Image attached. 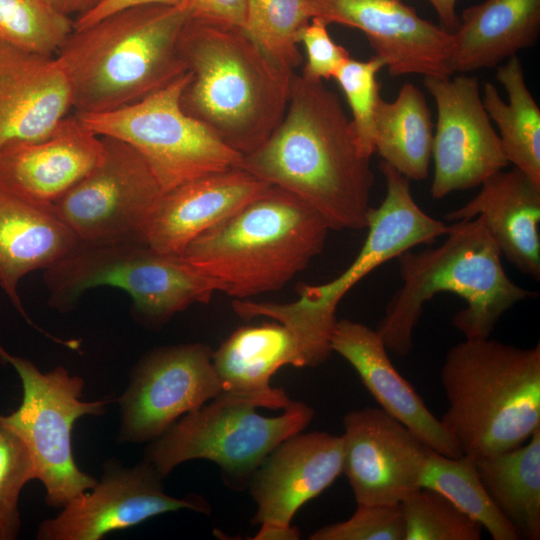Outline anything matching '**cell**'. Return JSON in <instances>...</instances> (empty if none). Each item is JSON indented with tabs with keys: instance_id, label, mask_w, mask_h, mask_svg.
I'll return each instance as SVG.
<instances>
[{
	"instance_id": "obj_1",
	"label": "cell",
	"mask_w": 540,
	"mask_h": 540,
	"mask_svg": "<svg viewBox=\"0 0 540 540\" xmlns=\"http://www.w3.org/2000/svg\"><path fill=\"white\" fill-rule=\"evenodd\" d=\"M241 168L315 210L330 230L366 228L374 174L338 96L293 74L286 112Z\"/></svg>"
},
{
	"instance_id": "obj_2",
	"label": "cell",
	"mask_w": 540,
	"mask_h": 540,
	"mask_svg": "<svg viewBox=\"0 0 540 540\" xmlns=\"http://www.w3.org/2000/svg\"><path fill=\"white\" fill-rule=\"evenodd\" d=\"M179 47L189 73L182 109L242 156L256 150L286 112L294 72L237 26L190 18Z\"/></svg>"
},
{
	"instance_id": "obj_3",
	"label": "cell",
	"mask_w": 540,
	"mask_h": 540,
	"mask_svg": "<svg viewBox=\"0 0 540 540\" xmlns=\"http://www.w3.org/2000/svg\"><path fill=\"white\" fill-rule=\"evenodd\" d=\"M190 18L182 4H147L73 29L55 57L67 77L75 114L122 108L183 75L179 43Z\"/></svg>"
},
{
	"instance_id": "obj_4",
	"label": "cell",
	"mask_w": 540,
	"mask_h": 540,
	"mask_svg": "<svg viewBox=\"0 0 540 540\" xmlns=\"http://www.w3.org/2000/svg\"><path fill=\"white\" fill-rule=\"evenodd\" d=\"M445 236L438 247L397 257L402 286L376 328L387 350L396 355L411 352L424 305L438 293L452 292L467 303L453 325L471 339L490 337L505 312L535 295L507 275L481 216L454 222Z\"/></svg>"
},
{
	"instance_id": "obj_5",
	"label": "cell",
	"mask_w": 540,
	"mask_h": 540,
	"mask_svg": "<svg viewBox=\"0 0 540 540\" xmlns=\"http://www.w3.org/2000/svg\"><path fill=\"white\" fill-rule=\"evenodd\" d=\"M440 378L448 408L440 421L475 459L523 445L540 428V344L520 348L465 338L446 353Z\"/></svg>"
},
{
	"instance_id": "obj_6",
	"label": "cell",
	"mask_w": 540,
	"mask_h": 540,
	"mask_svg": "<svg viewBox=\"0 0 540 540\" xmlns=\"http://www.w3.org/2000/svg\"><path fill=\"white\" fill-rule=\"evenodd\" d=\"M330 228L305 202L269 185L188 244L182 256L236 299L282 288L319 255Z\"/></svg>"
},
{
	"instance_id": "obj_7",
	"label": "cell",
	"mask_w": 540,
	"mask_h": 540,
	"mask_svg": "<svg viewBox=\"0 0 540 540\" xmlns=\"http://www.w3.org/2000/svg\"><path fill=\"white\" fill-rule=\"evenodd\" d=\"M43 277L49 304L59 310H68L90 288L110 286L129 294L137 315L152 325L225 290L182 255L165 254L146 243H80L45 269Z\"/></svg>"
},
{
	"instance_id": "obj_8",
	"label": "cell",
	"mask_w": 540,
	"mask_h": 540,
	"mask_svg": "<svg viewBox=\"0 0 540 540\" xmlns=\"http://www.w3.org/2000/svg\"><path fill=\"white\" fill-rule=\"evenodd\" d=\"M379 169L386 195L379 207L368 211L367 237L353 262L324 284H300L293 302L256 303V316L277 320L303 344L323 343L337 323L338 304L352 287L381 264L448 233L450 225L431 217L416 203L408 178L383 161Z\"/></svg>"
},
{
	"instance_id": "obj_9",
	"label": "cell",
	"mask_w": 540,
	"mask_h": 540,
	"mask_svg": "<svg viewBox=\"0 0 540 540\" xmlns=\"http://www.w3.org/2000/svg\"><path fill=\"white\" fill-rule=\"evenodd\" d=\"M251 401L221 392L200 408L183 415L147 446L144 459L161 477L193 459L216 463L231 487L249 482L265 457L283 440L309 425L314 410L300 401L283 413L266 417Z\"/></svg>"
},
{
	"instance_id": "obj_10",
	"label": "cell",
	"mask_w": 540,
	"mask_h": 540,
	"mask_svg": "<svg viewBox=\"0 0 540 540\" xmlns=\"http://www.w3.org/2000/svg\"><path fill=\"white\" fill-rule=\"evenodd\" d=\"M0 357L17 371L23 387L17 410L0 420L26 443L47 505L62 508L92 489L97 479L79 469L71 444L77 419L105 411L106 400L82 401L84 381L63 366L42 373L31 361L9 354L0 345Z\"/></svg>"
},
{
	"instance_id": "obj_11",
	"label": "cell",
	"mask_w": 540,
	"mask_h": 540,
	"mask_svg": "<svg viewBox=\"0 0 540 540\" xmlns=\"http://www.w3.org/2000/svg\"><path fill=\"white\" fill-rule=\"evenodd\" d=\"M189 73L144 99L104 113L78 115L99 136L122 140L147 162L164 192L193 179L241 167L226 146L181 107Z\"/></svg>"
},
{
	"instance_id": "obj_12",
	"label": "cell",
	"mask_w": 540,
	"mask_h": 540,
	"mask_svg": "<svg viewBox=\"0 0 540 540\" xmlns=\"http://www.w3.org/2000/svg\"><path fill=\"white\" fill-rule=\"evenodd\" d=\"M101 138L100 162L52 209L82 244H147L164 190L132 146L117 138Z\"/></svg>"
},
{
	"instance_id": "obj_13",
	"label": "cell",
	"mask_w": 540,
	"mask_h": 540,
	"mask_svg": "<svg viewBox=\"0 0 540 540\" xmlns=\"http://www.w3.org/2000/svg\"><path fill=\"white\" fill-rule=\"evenodd\" d=\"M221 392L209 346L188 343L156 348L134 367L118 399V439L151 442Z\"/></svg>"
},
{
	"instance_id": "obj_14",
	"label": "cell",
	"mask_w": 540,
	"mask_h": 540,
	"mask_svg": "<svg viewBox=\"0 0 540 540\" xmlns=\"http://www.w3.org/2000/svg\"><path fill=\"white\" fill-rule=\"evenodd\" d=\"M423 83L437 107L430 189L434 199L480 186L508 166L476 77H424Z\"/></svg>"
},
{
	"instance_id": "obj_15",
	"label": "cell",
	"mask_w": 540,
	"mask_h": 540,
	"mask_svg": "<svg viewBox=\"0 0 540 540\" xmlns=\"http://www.w3.org/2000/svg\"><path fill=\"white\" fill-rule=\"evenodd\" d=\"M161 477L145 459L133 467L104 465L101 480L70 500L55 517L43 520L38 540H101L106 534L136 526L154 516L190 509L209 513L201 496L173 497L164 492Z\"/></svg>"
},
{
	"instance_id": "obj_16",
	"label": "cell",
	"mask_w": 540,
	"mask_h": 540,
	"mask_svg": "<svg viewBox=\"0 0 540 540\" xmlns=\"http://www.w3.org/2000/svg\"><path fill=\"white\" fill-rule=\"evenodd\" d=\"M343 472L357 504H400L421 488L428 450L381 408L352 410L343 418Z\"/></svg>"
},
{
	"instance_id": "obj_17",
	"label": "cell",
	"mask_w": 540,
	"mask_h": 540,
	"mask_svg": "<svg viewBox=\"0 0 540 540\" xmlns=\"http://www.w3.org/2000/svg\"><path fill=\"white\" fill-rule=\"evenodd\" d=\"M311 17L362 31L391 76L450 77L452 32L403 0H309Z\"/></svg>"
},
{
	"instance_id": "obj_18",
	"label": "cell",
	"mask_w": 540,
	"mask_h": 540,
	"mask_svg": "<svg viewBox=\"0 0 540 540\" xmlns=\"http://www.w3.org/2000/svg\"><path fill=\"white\" fill-rule=\"evenodd\" d=\"M342 436L299 432L279 443L254 472L248 487L257 504L252 523L287 529L309 500L343 472Z\"/></svg>"
},
{
	"instance_id": "obj_19",
	"label": "cell",
	"mask_w": 540,
	"mask_h": 540,
	"mask_svg": "<svg viewBox=\"0 0 540 540\" xmlns=\"http://www.w3.org/2000/svg\"><path fill=\"white\" fill-rule=\"evenodd\" d=\"M101 136L74 114L41 138L0 151V188L38 206L51 207L102 159Z\"/></svg>"
},
{
	"instance_id": "obj_20",
	"label": "cell",
	"mask_w": 540,
	"mask_h": 540,
	"mask_svg": "<svg viewBox=\"0 0 540 540\" xmlns=\"http://www.w3.org/2000/svg\"><path fill=\"white\" fill-rule=\"evenodd\" d=\"M71 109L70 86L55 56L0 41V151L43 137Z\"/></svg>"
},
{
	"instance_id": "obj_21",
	"label": "cell",
	"mask_w": 540,
	"mask_h": 540,
	"mask_svg": "<svg viewBox=\"0 0 540 540\" xmlns=\"http://www.w3.org/2000/svg\"><path fill=\"white\" fill-rule=\"evenodd\" d=\"M332 351L346 359L380 408L408 428L432 450L448 456L462 454L458 444L392 364L376 330L356 321L337 320Z\"/></svg>"
},
{
	"instance_id": "obj_22",
	"label": "cell",
	"mask_w": 540,
	"mask_h": 540,
	"mask_svg": "<svg viewBox=\"0 0 540 540\" xmlns=\"http://www.w3.org/2000/svg\"><path fill=\"white\" fill-rule=\"evenodd\" d=\"M269 186L241 167L211 173L164 192L147 231V244L182 255L196 237L231 216Z\"/></svg>"
},
{
	"instance_id": "obj_23",
	"label": "cell",
	"mask_w": 540,
	"mask_h": 540,
	"mask_svg": "<svg viewBox=\"0 0 540 540\" xmlns=\"http://www.w3.org/2000/svg\"><path fill=\"white\" fill-rule=\"evenodd\" d=\"M480 186L473 199L445 218L456 222L481 216L501 256L539 281L540 185L513 168L491 175Z\"/></svg>"
},
{
	"instance_id": "obj_24",
	"label": "cell",
	"mask_w": 540,
	"mask_h": 540,
	"mask_svg": "<svg viewBox=\"0 0 540 540\" xmlns=\"http://www.w3.org/2000/svg\"><path fill=\"white\" fill-rule=\"evenodd\" d=\"M212 363L222 392L243 397L257 407L285 409L292 400L284 390L270 386L281 367H302L297 342L281 323L244 326L215 351Z\"/></svg>"
},
{
	"instance_id": "obj_25",
	"label": "cell",
	"mask_w": 540,
	"mask_h": 540,
	"mask_svg": "<svg viewBox=\"0 0 540 540\" xmlns=\"http://www.w3.org/2000/svg\"><path fill=\"white\" fill-rule=\"evenodd\" d=\"M79 244L52 206L29 203L0 188V286L31 325L35 326L17 293L18 282L33 270L49 268Z\"/></svg>"
},
{
	"instance_id": "obj_26",
	"label": "cell",
	"mask_w": 540,
	"mask_h": 540,
	"mask_svg": "<svg viewBox=\"0 0 540 540\" xmlns=\"http://www.w3.org/2000/svg\"><path fill=\"white\" fill-rule=\"evenodd\" d=\"M540 32V0H485L462 12L452 32L454 73L493 68L524 48Z\"/></svg>"
},
{
	"instance_id": "obj_27",
	"label": "cell",
	"mask_w": 540,
	"mask_h": 540,
	"mask_svg": "<svg viewBox=\"0 0 540 540\" xmlns=\"http://www.w3.org/2000/svg\"><path fill=\"white\" fill-rule=\"evenodd\" d=\"M374 153L409 180H423L432 159L433 125L422 91L405 83L392 102L378 100L372 133Z\"/></svg>"
},
{
	"instance_id": "obj_28",
	"label": "cell",
	"mask_w": 540,
	"mask_h": 540,
	"mask_svg": "<svg viewBox=\"0 0 540 540\" xmlns=\"http://www.w3.org/2000/svg\"><path fill=\"white\" fill-rule=\"evenodd\" d=\"M529 442L475 459L488 495L520 538L540 539V428Z\"/></svg>"
},
{
	"instance_id": "obj_29",
	"label": "cell",
	"mask_w": 540,
	"mask_h": 540,
	"mask_svg": "<svg viewBox=\"0 0 540 540\" xmlns=\"http://www.w3.org/2000/svg\"><path fill=\"white\" fill-rule=\"evenodd\" d=\"M496 79L506 90L508 102L487 82L482 99L485 111L498 127L508 163L540 185V109L526 85L517 55L498 67Z\"/></svg>"
},
{
	"instance_id": "obj_30",
	"label": "cell",
	"mask_w": 540,
	"mask_h": 540,
	"mask_svg": "<svg viewBox=\"0 0 540 540\" xmlns=\"http://www.w3.org/2000/svg\"><path fill=\"white\" fill-rule=\"evenodd\" d=\"M420 486L447 497L456 507L486 529L493 540L521 539L515 527L496 507L477 472L475 458H453L428 450Z\"/></svg>"
},
{
	"instance_id": "obj_31",
	"label": "cell",
	"mask_w": 540,
	"mask_h": 540,
	"mask_svg": "<svg viewBox=\"0 0 540 540\" xmlns=\"http://www.w3.org/2000/svg\"><path fill=\"white\" fill-rule=\"evenodd\" d=\"M309 0H246L245 34L276 64L302 65L299 34L311 19Z\"/></svg>"
},
{
	"instance_id": "obj_32",
	"label": "cell",
	"mask_w": 540,
	"mask_h": 540,
	"mask_svg": "<svg viewBox=\"0 0 540 540\" xmlns=\"http://www.w3.org/2000/svg\"><path fill=\"white\" fill-rule=\"evenodd\" d=\"M74 21L45 0H0V41L44 56H55Z\"/></svg>"
},
{
	"instance_id": "obj_33",
	"label": "cell",
	"mask_w": 540,
	"mask_h": 540,
	"mask_svg": "<svg viewBox=\"0 0 540 540\" xmlns=\"http://www.w3.org/2000/svg\"><path fill=\"white\" fill-rule=\"evenodd\" d=\"M405 540H479L483 527L443 494L421 487L400 503Z\"/></svg>"
},
{
	"instance_id": "obj_34",
	"label": "cell",
	"mask_w": 540,
	"mask_h": 540,
	"mask_svg": "<svg viewBox=\"0 0 540 540\" xmlns=\"http://www.w3.org/2000/svg\"><path fill=\"white\" fill-rule=\"evenodd\" d=\"M383 67L384 62L375 55L368 60L350 57L333 77L351 109V122L360 151L368 158L374 154L373 122L376 106L381 97L377 74Z\"/></svg>"
},
{
	"instance_id": "obj_35",
	"label": "cell",
	"mask_w": 540,
	"mask_h": 540,
	"mask_svg": "<svg viewBox=\"0 0 540 540\" xmlns=\"http://www.w3.org/2000/svg\"><path fill=\"white\" fill-rule=\"evenodd\" d=\"M36 479L31 453L0 420V540H14L21 528L19 498L24 485Z\"/></svg>"
},
{
	"instance_id": "obj_36",
	"label": "cell",
	"mask_w": 540,
	"mask_h": 540,
	"mask_svg": "<svg viewBox=\"0 0 540 540\" xmlns=\"http://www.w3.org/2000/svg\"><path fill=\"white\" fill-rule=\"evenodd\" d=\"M311 540H405L400 504H357L347 520L317 529Z\"/></svg>"
},
{
	"instance_id": "obj_37",
	"label": "cell",
	"mask_w": 540,
	"mask_h": 540,
	"mask_svg": "<svg viewBox=\"0 0 540 540\" xmlns=\"http://www.w3.org/2000/svg\"><path fill=\"white\" fill-rule=\"evenodd\" d=\"M327 24L313 17L299 34L306 52L301 74L311 80L333 78L340 67L351 57L349 51L331 38Z\"/></svg>"
},
{
	"instance_id": "obj_38",
	"label": "cell",
	"mask_w": 540,
	"mask_h": 540,
	"mask_svg": "<svg viewBox=\"0 0 540 540\" xmlns=\"http://www.w3.org/2000/svg\"><path fill=\"white\" fill-rule=\"evenodd\" d=\"M191 18L243 28L246 0H183Z\"/></svg>"
},
{
	"instance_id": "obj_39",
	"label": "cell",
	"mask_w": 540,
	"mask_h": 540,
	"mask_svg": "<svg viewBox=\"0 0 540 540\" xmlns=\"http://www.w3.org/2000/svg\"><path fill=\"white\" fill-rule=\"evenodd\" d=\"M182 2L183 0H103L93 10L78 16L74 21V29L86 27L107 15L125 8L147 4L177 6L181 5Z\"/></svg>"
},
{
	"instance_id": "obj_40",
	"label": "cell",
	"mask_w": 540,
	"mask_h": 540,
	"mask_svg": "<svg viewBox=\"0 0 540 540\" xmlns=\"http://www.w3.org/2000/svg\"><path fill=\"white\" fill-rule=\"evenodd\" d=\"M57 12L72 16L77 14L81 16L93 10L103 0H45Z\"/></svg>"
},
{
	"instance_id": "obj_41",
	"label": "cell",
	"mask_w": 540,
	"mask_h": 540,
	"mask_svg": "<svg viewBox=\"0 0 540 540\" xmlns=\"http://www.w3.org/2000/svg\"><path fill=\"white\" fill-rule=\"evenodd\" d=\"M435 9L444 29L453 32L459 24L456 14L457 0H428Z\"/></svg>"
},
{
	"instance_id": "obj_42",
	"label": "cell",
	"mask_w": 540,
	"mask_h": 540,
	"mask_svg": "<svg viewBox=\"0 0 540 540\" xmlns=\"http://www.w3.org/2000/svg\"><path fill=\"white\" fill-rule=\"evenodd\" d=\"M300 536L296 527H290L288 529H262L253 537L255 540H293L298 539Z\"/></svg>"
}]
</instances>
